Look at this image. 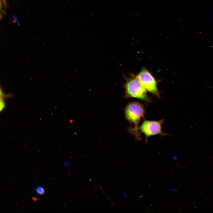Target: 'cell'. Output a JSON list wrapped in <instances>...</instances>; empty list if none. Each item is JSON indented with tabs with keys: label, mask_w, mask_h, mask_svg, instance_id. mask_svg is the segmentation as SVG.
<instances>
[{
	"label": "cell",
	"mask_w": 213,
	"mask_h": 213,
	"mask_svg": "<svg viewBox=\"0 0 213 213\" xmlns=\"http://www.w3.org/2000/svg\"><path fill=\"white\" fill-rule=\"evenodd\" d=\"M145 110L143 105L137 101L129 103L125 109V115L126 119L134 125L130 128L129 131L132 133L136 139L138 140L137 130L138 124L142 118H144Z\"/></svg>",
	"instance_id": "1"
},
{
	"label": "cell",
	"mask_w": 213,
	"mask_h": 213,
	"mask_svg": "<svg viewBox=\"0 0 213 213\" xmlns=\"http://www.w3.org/2000/svg\"><path fill=\"white\" fill-rule=\"evenodd\" d=\"M125 82L123 85L125 89V97L134 98L149 103L151 101L147 95L146 90L135 76H125Z\"/></svg>",
	"instance_id": "2"
},
{
	"label": "cell",
	"mask_w": 213,
	"mask_h": 213,
	"mask_svg": "<svg viewBox=\"0 0 213 213\" xmlns=\"http://www.w3.org/2000/svg\"><path fill=\"white\" fill-rule=\"evenodd\" d=\"M164 121L162 119L158 121L145 120L141 125L138 127L137 132L139 140L141 139L140 134H143L145 136V142H147L149 137L157 135L162 136L167 135L162 130V124Z\"/></svg>",
	"instance_id": "3"
},
{
	"label": "cell",
	"mask_w": 213,
	"mask_h": 213,
	"mask_svg": "<svg viewBox=\"0 0 213 213\" xmlns=\"http://www.w3.org/2000/svg\"><path fill=\"white\" fill-rule=\"evenodd\" d=\"M135 76L147 91L160 99V93L157 88L156 80L148 70L143 68Z\"/></svg>",
	"instance_id": "4"
},
{
	"label": "cell",
	"mask_w": 213,
	"mask_h": 213,
	"mask_svg": "<svg viewBox=\"0 0 213 213\" xmlns=\"http://www.w3.org/2000/svg\"><path fill=\"white\" fill-rule=\"evenodd\" d=\"M36 191L37 193L40 195L43 194L45 191L43 188L41 186L38 187L36 188Z\"/></svg>",
	"instance_id": "5"
},
{
	"label": "cell",
	"mask_w": 213,
	"mask_h": 213,
	"mask_svg": "<svg viewBox=\"0 0 213 213\" xmlns=\"http://www.w3.org/2000/svg\"><path fill=\"white\" fill-rule=\"evenodd\" d=\"M0 111L1 112L4 108L5 103L3 98L1 97L0 99Z\"/></svg>",
	"instance_id": "6"
},
{
	"label": "cell",
	"mask_w": 213,
	"mask_h": 213,
	"mask_svg": "<svg viewBox=\"0 0 213 213\" xmlns=\"http://www.w3.org/2000/svg\"><path fill=\"white\" fill-rule=\"evenodd\" d=\"M33 199L35 201H36V198L35 197H33Z\"/></svg>",
	"instance_id": "7"
},
{
	"label": "cell",
	"mask_w": 213,
	"mask_h": 213,
	"mask_svg": "<svg viewBox=\"0 0 213 213\" xmlns=\"http://www.w3.org/2000/svg\"><path fill=\"white\" fill-rule=\"evenodd\" d=\"M190 128L191 129H192L193 128V126L192 125L190 126Z\"/></svg>",
	"instance_id": "8"
},
{
	"label": "cell",
	"mask_w": 213,
	"mask_h": 213,
	"mask_svg": "<svg viewBox=\"0 0 213 213\" xmlns=\"http://www.w3.org/2000/svg\"><path fill=\"white\" fill-rule=\"evenodd\" d=\"M2 1H3V3L4 4V3H5V0H2Z\"/></svg>",
	"instance_id": "9"
}]
</instances>
